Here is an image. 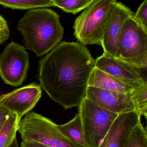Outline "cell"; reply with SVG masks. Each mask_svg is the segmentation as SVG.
<instances>
[{
	"label": "cell",
	"mask_w": 147,
	"mask_h": 147,
	"mask_svg": "<svg viewBox=\"0 0 147 147\" xmlns=\"http://www.w3.org/2000/svg\"><path fill=\"white\" fill-rule=\"evenodd\" d=\"M95 59L78 42L62 41L39 62L41 88L65 109L78 107L85 97Z\"/></svg>",
	"instance_id": "obj_1"
},
{
	"label": "cell",
	"mask_w": 147,
	"mask_h": 147,
	"mask_svg": "<svg viewBox=\"0 0 147 147\" xmlns=\"http://www.w3.org/2000/svg\"><path fill=\"white\" fill-rule=\"evenodd\" d=\"M17 29L26 48L38 57L44 56L60 43L64 28L56 12L46 8L33 9L19 20Z\"/></svg>",
	"instance_id": "obj_2"
},
{
	"label": "cell",
	"mask_w": 147,
	"mask_h": 147,
	"mask_svg": "<svg viewBox=\"0 0 147 147\" xmlns=\"http://www.w3.org/2000/svg\"><path fill=\"white\" fill-rule=\"evenodd\" d=\"M115 58L138 69L147 68V30L134 16L123 25Z\"/></svg>",
	"instance_id": "obj_3"
},
{
	"label": "cell",
	"mask_w": 147,
	"mask_h": 147,
	"mask_svg": "<svg viewBox=\"0 0 147 147\" xmlns=\"http://www.w3.org/2000/svg\"><path fill=\"white\" fill-rule=\"evenodd\" d=\"M117 0H95L74 22V35L80 44L102 45L110 10Z\"/></svg>",
	"instance_id": "obj_4"
},
{
	"label": "cell",
	"mask_w": 147,
	"mask_h": 147,
	"mask_svg": "<svg viewBox=\"0 0 147 147\" xmlns=\"http://www.w3.org/2000/svg\"><path fill=\"white\" fill-rule=\"evenodd\" d=\"M17 132L22 141H35L50 147H79L66 137L50 119L34 112L19 123Z\"/></svg>",
	"instance_id": "obj_5"
},
{
	"label": "cell",
	"mask_w": 147,
	"mask_h": 147,
	"mask_svg": "<svg viewBox=\"0 0 147 147\" xmlns=\"http://www.w3.org/2000/svg\"><path fill=\"white\" fill-rule=\"evenodd\" d=\"M84 138L88 147H98L118 114L109 111L87 98L78 107Z\"/></svg>",
	"instance_id": "obj_6"
},
{
	"label": "cell",
	"mask_w": 147,
	"mask_h": 147,
	"mask_svg": "<svg viewBox=\"0 0 147 147\" xmlns=\"http://www.w3.org/2000/svg\"><path fill=\"white\" fill-rule=\"evenodd\" d=\"M29 66L28 53L24 47L12 42L0 54V77L5 84L13 86L22 84Z\"/></svg>",
	"instance_id": "obj_7"
},
{
	"label": "cell",
	"mask_w": 147,
	"mask_h": 147,
	"mask_svg": "<svg viewBox=\"0 0 147 147\" xmlns=\"http://www.w3.org/2000/svg\"><path fill=\"white\" fill-rule=\"evenodd\" d=\"M41 94L40 85L32 83L0 96V105L16 114L21 119L35 107Z\"/></svg>",
	"instance_id": "obj_8"
},
{
	"label": "cell",
	"mask_w": 147,
	"mask_h": 147,
	"mask_svg": "<svg viewBox=\"0 0 147 147\" xmlns=\"http://www.w3.org/2000/svg\"><path fill=\"white\" fill-rule=\"evenodd\" d=\"M134 13L129 8L117 2L110 10L103 35L102 47L104 53L115 57L118 38L124 22Z\"/></svg>",
	"instance_id": "obj_9"
},
{
	"label": "cell",
	"mask_w": 147,
	"mask_h": 147,
	"mask_svg": "<svg viewBox=\"0 0 147 147\" xmlns=\"http://www.w3.org/2000/svg\"><path fill=\"white\" fill-rule=\"evenodd\" d=\"M95 67L134 89L147 85L140 69L105 53L95 59Z\"/></svg>",
	"instance_id": "obj_10"
},
{
	"label": "cell",
	"mask_w": 147,
	"mask_h": 147,
	"mask_svg": "<svg viewBox=\"0 0 147 147\" xmlns=\"http://www.w3.org/2000/svg\"><path fill=\"white\" fill-rule=\"evenodd\" d=\"M132 93L127 94L88 86L85 97L98 106L120 115L131 111H136L132 98Z\"/></svg>",
	"instance_id": "obj_11"
},
{
	"label": "cell",
	"mask_w": 147,
	"mask_h": 147,
	"mask_svg": "<svg viewBox=\"0 0 147 147\" xmlns=\"http://www.w3.org/2000/svg\"><path fill=\"white\" fill-rule=\"evenodd\" d=\"M136 111L118 115L98 147H123L141 121Z\"/></svg>",
	"instance_id": "obj_12"
},
{
	"label": "cell",
	"mask_w": 147,
	"mask_h": 147,
	"mask_svg": "<svg viewBox=\"0 0 147 147\" xmlns=\"http://www.w3.org/2000/svg\"><path fill=\"white\" fill-rule=\"evenodd\" d=\"M88 86L127 94H131L135 89L96 67L90 75Z\"/></svg>",
	"instance_id": "obj_13"
},
{
	"label": "cell",
	"mask_w": 147,
	"mask_h": 147,
	"mask_svg": "<svg viewBox=\"0 0 147 147\" xmlns=\"http://www.w3.org/2000/svg\"><path fill=\"white\" fill-rule=\"evenodd\" d=\"M61 133L68 140L79 147H88L84 138L83 128L79 114L73 119L62 125H57Z\"/></svg>",
	"instance_id": "obj_14"
},
{
	"label": "cell",
	"mask_w": 147,
	"mask_h": 147,
	"mask_svg": "<svg viewBox=\"0 0 147 147\" xmlns=\"http://www.w3.org/2000/svg\"><path fill=\"white\" fill-rule=\"evenodd\" d=\"M20 119L16 114H12L5 122L0 132V147H9L15 139Z\"/></svg>",
	"instance_id": "obj_15"
},
{
	"label": "cell",
	"mask_w": 147,
	"mask_h": 147,
	"mask_svg": "<svg viewBox=\"0 0 147 147\" xmlns=\"http://www.w3.org/2000/svg\"><path fill=\"white\" fill-rule=\"evenodd\" d=\"M0 4L13 9L22 10L54 7L51 0H0Z\"/></svg>",
	"instance_id": "obj_16"
},
{
	"label": "cell",
	"mask_w": 147,
	"mask_h": 147,
	"mask_svg": "<svg viewBox=\"0 0 147 147\" xmlns=\"http://www.w3.org/2000/svg\"><path fill=\"white\" fill-rule=\"evenodd\" d=\"M95 0H54V7L63 11L76 14L89 7Z\"/></svg>",
	"instance_id": "obj_17"
},
{
	"label": "cell",
	"mask_w": 147,
	"mask_h": 147,
	"mask_svg": "<svg viewBox=\"0 0 147 147\" xmlns=\"http://www.w3.org/2000/svg\"><path fill=\"white\" fill-rule=\"evenodd\" d=\"M123 147H147L146 128L144 127L141 121L133 129Z\"/></svg>",
	"instance_id": "obj_18"
},
{
	"label": "cell",
	"mask_w": 147,
	"mask_h": 147,
	"mask_svg": "<svg viewBox=\"0 0 147 147\" xmlns=\"http://www.w3.org/2000/svg\"><path fill=\"white\" fill-rule=\"evenodd\" d=\"M132 97L136 111L142 116L147 117V85L135 88L132 92Z\"/></svg>",
	"instance_id": "obj_19"
},
{
	"label": "cell",
	"mask_w": 147,
	"mask_h": 147,
	"mask_svg": "<svg viewBox=\"0 0 147 147\" xmlns=\"http://www.w3.org/2000/svg\"><path fill=\"white\" fill-rule=\"evenodd\" d=\"M135 19L147 30V0H144L134 15Z\"/></svg>",
	"instance_id": "obj_20"
},
{
	"label": "cell",
	"mask_w": 147,
	"mask_h": 147,
	"mask_svg": "<svg viewBox=\"0 0 147 147\" xmlns=\"http://www.w3.org/2000/svg\"><path fill=\"white\" fill-rule=\"evenodd\" d=\"M9 30L7 23L4 18L0 15V45L8 39Z\"/></svg>",
	"instance_id": "obj_21"
},
{
	"label": "cell",
	"mask_w": 147,
	"mask_h": 147,
	"mask_svg": "<svg viewBox=\"0 0 147 147\" xmlns=\"http://www.w3.org/2000/svg\"><path fill=\"white\" fill-rule=\"evenodd\" d=\"M13 114L5 107L0 105V132L5 123V122L9 117Z\"/></svg>",
	"instance_id": "obj_22"
},
{
	"label": "cell",
	"mask_w": 147,
	"mask_h": 147,
	"mask_svg": "<svg viewBox=\"0 0 147 147\" xmlns=\"http://www.w3.org/2000/svg\"><path fill=\"white\" fill-rule=\"evenodd\" d=\"M20 147H50L35 141H22Z\"/></svg>",
	"instance_id": "obj_23"
},
{
	"label": "cell",
	"mask_w": 147,
	"mask_h": 147,
	"mask_svg": "<svg viewBox=\"0 0 147 147\" xmlns=\"http://www.w3.org/2000/svg\"><path fill=\"white\" fill-rule=\"evenodd\" d=\"M9 147H19L18 146V142H17V139L16 138L15 139L14 141L13 142L12 144H11V146Z\"/></svg>",
	"instance_id": "obj_24"
},
{
	"label": "cell",
	"mask_w": 147,
	"mask_h": 147,
	"mask_svg": "<svg viewBox=\"0 0 147 147\" xmlns=\"http://www.w3.org/2000/svg\"><path fill=\"white\" fill-rule=\"evenodd\" d=\"M51 1H54V0H51Z\"/></svg>",
	"instance_id": "obj_25"
}]
</instances>
